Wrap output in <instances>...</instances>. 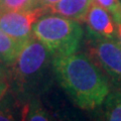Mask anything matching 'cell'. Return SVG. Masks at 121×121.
<instances>
[{"mask_svg":"<svg viewBox=\"0 0 121 121\" xmlns=\"http://www.w3.org/2000/svg\"><path fill=\"white\" fill-rule=\"evenodd\" d=\"M37 6H40L39 0H0V12L28 10Z\"/></svg>","mask_w":121,"mask_h":121,"instance_id":"obj_10","label":"cell"},{"mask_svg":"<svg viewBox=\"0 0 121 121\" xmlns=\"http://www.w3.org/2000/svg\"><path fill=\"white\" fill-rule=\"evenodd\" d=\"M48 12L44 6L20 11H2L0 12V28L16 39L27 40L32 36L35 22Z\"/></svg>","mask_w":121,"mask_h":121,"instance_id":"obj_5","label":"cell"},{"mask_svg":"<svg viewBox=\"0 0 121 121\" xmlns=\"http://www.w3.org/2000/svg\"><path fill=\"white\" fill-rule=\"evenodd\" d=\"M90 37V58L115 83L121 85V45L117 39Z\"/></svg>","mask_w":121,"mask_h":121,"instance_id":"obj_4","label":"cell"},{"mask_svg":"<svg viewBox=\"0 0 121 121\" xmlns=\"http://www.w3.org/2000/svg\"><path fill=\"white\" fill-rule=\"evenodd\" d=\"M0 63H1V60H0Z\"/></svg>","mask_w":121,"mask_h":121,"instance_id":"obj_18","label":"cell"},{"mask_svg":"<svg viewBox=\"0 0 121 121\" xmlns=\"http://www.w3.org/2000/svg\"><path fill=\"white\" fill-rule=\"evenodd\" d=\"M95 0H60L56 4L47 7L48 12L60 14L76 21H85L91 5Z\"/></svg>","mask_w":121,"mask_h":121,"instance_id":"obj_7","label":"cell"},{"mask_svg":"<svg viewBox=\"0 0 121 121\" xmlns=\"http://www.w3.org/2000/svg\"><path fill=\"white\" fill-rule=\"evenodd\" d=\"M116 28H117V40H118L119 44L121 45V21L116 23Z\"/></svg>","mask_w":121,"mask_h":121,"instance_id":"obj_16","label":"cell"},{"mask_svg":"<svg viewBox=\"0 0 121 121\" xmlns=\"http://www.w3.org/2000/svg\"><path fill=\"white\" fill-rule=\"evenodd\" d=\"M13 115L9 112V110H3L0 109V121L1 120H13Z\"/></svg>","mask_w":121,"mask_h":121,"instance_id":"obj_13","label":"cell"},{"mask_svg":"<svg viewBox=\"0 0 121 121\" xmlns=\"http://www.w3.org/2000/svg\"><path fill=\"white\" fill-rule=\"evenodd\" d=\"M103 104L106 120L121 121V91L110 92Z\"/></svg>","mask_w":121,"mask_h":121,"instance_id":"obj_9","label":"cell"},{"mask_svg":"<svg viewBox=\"0 0 121 121\" xmlns=\"http://www.w3.org/2000/svg\"><path fill=\"white\" fill-rule=\"evenodd\" d=\"M32 35L48 48L52 58H56L77 52L83 39V28L78 21L52 13L35 22Z\"/></svg>","mask_w":121,"mask_h":121,"instance_id":"obj_3","label":"cell"},{"mask_svg":"<svg viewBox=\"0 0 121 121\" xmlns=\"http://www.w3.org/2000/svg\"><path fill=\"white\" fill-rule=\"evenodd\" d=\"M120 3H121V0H120Z\"/></svg>","mask_w":121,"mask_h":121,"instance_id":"obj_17","label":"cell"},{"mask_svg":"<svg viewBox=\"0 0 121 121\" xmlns=\"http://www.w3.org/2000/svg\"><path fill=\"white\" fill-rule=\"evenodd\" d=\"M39 5L40 6H44V7H50L52 5L56 4V2H59L60 0H39Z\"/></svg>","mask_w":121,"mask_h":121,"instance_id":"obj_14","label":"cell"},{"mask_svg":"<svg viewBox=\"0 0 121 121\" xmlns=\"http://www.w3.org/2000/svg\"><path fill=\"white\" fill-rule=\"evenodd\" d=\"M6 90H7V84L3 81V79L0 77V100H1V98L5 94Z\"/></svg>","mask_w":121,"mask_h":121,"instance_id":"obj_15","label":"cell"},{"mask_svg":"<svg viewBox=\"0 0 121 121\" xmlns=\"http://www.w3.org/2000/svg\"><path fill=\"white\" fill-rule=\"evenodd\" d=\"M85 22L89 29L90 36L117 39L116 22L110 12L96 1L91 5L86 15Z\"/></svg>","mask_w":121,"mask_h":121,"instance_id":"obj_6","label":"cell"},{"mask_svg":"<svg viewBox=\"0 0 121 121\" xmlns=\"http://www.w3.org/2000/svg\"><path fill=\"white\" fill-rule=\"evenodd\" d=\"M97 3L107 9L114 18L115 22L121 21V3L120 0H95Z\"/></svg>","mask_w":121,"mask_h":121,"instance_id":"obj_11","label":"cell"},{"mask_svg":"<svg viewBox=\"0 0 121 121\" xmlns=\"http://www.w3.org/2000/svg\"><path fill=\"white\" fill-rule=\"evenodd\" d=\"M60 85L79 108L93 110L103 105L110 86L100 68L89 56L75 52L52 60Z\"/></svg>","mask_w":121,"mask_h":121,"instance_id":"obj_1","label":"cell"},{"mask_svg":"<svg viewBox=\"0 0 121 121\" xmlns=\"http://www.w3.org/2000/svg\"><path fill=\"white\" fill-rule=\"evenodd\" d=\"M26 113L24 114L25 120H31V121H45L48 120V115L43 109L39 107H33V106H29L27 109H25Z\"/></svg>","mask_w":121,"mask_h":121,"instance_id":"obj_12","label":"cell"},{"mask_svg":"<svg viewBox=\"0 0 121 121\" xmlns=\"http://www.w3.org/2000/svg\"><path fill=\"white\" fill-rule=\"evenodd\" d=\"M28 40V39H27ZM27 40H19L10 36L0 28V60L5 65L12 66Z\"/></svg>","mask_w":121,"mask_h":121,"instance_id":"obj_8","label":"cell"},{"mask_svg":"<svg viewBox=\"0 0 121 121\" xmlns=\"http://www.w3.org/2000/svg\"><path fill=\"white\" fill-rule=\"evenodd\" d=\"M52 56L35 36L24 43L13 67V77L22 89L40 92L50 84Z\"/></svg>","mask_w":121,"mask_h":121,"instance_id":"obj_2","label":"cell"}]
</instances>
